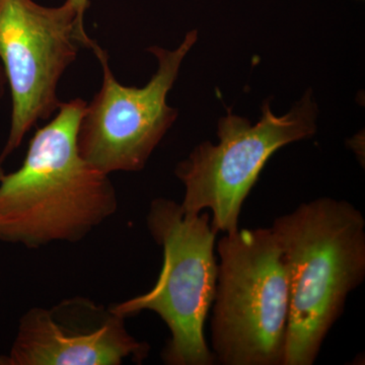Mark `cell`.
Here are the masks:
<instances>
[{"label":"cell","mask_w":365,"mask_h":365,"mask_svg":"<svg viewBox=\"0 0 365 365\" xmlns=\"http://www.w3.org/2000/svg\"><path fill=\"white\" fill-rule=\"evenodd\" d=\"M86 101L62 102L51 122L38 129L16 172H0V241L30 249L76 242L118 209L109 175L78 150Z\"/></svg>","instance_id":"1"},{"label":"cell","mask_w":365,"mask_h":365,"mask_svg":"<svg viewBox=\"0 0 365 365\" xmlns=\"http://www.w3.org/2000/svg\"><path fill=\"white\" fill-rule=\"evenodd\" d=\"M271 230L289 282L284 365H313L365 278V220L345 200L322 197L278 216Z\"/></svg>","instance_id":"2"},{"label":"cell","mask_w":365,"mask_h":365,"mask_svg":"<svg viewBox=\"0 0 365 365\" xmlns=\"http://www.w3.org/2000/svg\"><path fill=\"white\" fill-rule=\"evenodd\" d=\"M211 352L222 365H284L289 282L270 228L237 230L217 244Z\"/></svg>","instance_id":"3"},{"label":"cell","mask_w":365,"mask_h":365,"mask_svg":"<svg viewBox=\"0 0 365 365\" xmlns=\"http://www.w3.org/2000/svg\"><path fill=\"white\" fill-rule=\"evenodd\" d=\"M146 225L163 249L157 283L146 294L112 304V309L125 319L144 311L162 319L170 333L162 353L165 364H215L204 335L218 274L217 232L211 225V216L186 215L181 204L157 198L148 209Z\"/></svg>","instance_id":"4"},{"label":"cell","mask_w":365,"mask_h":365,"mask_svg":"<svg viewBox=\"0 0 365 365\" xmlns=\"http://www.w3.org/2000/svg\"><path fill=\"white\" fill-rule=\"evenodd\" d=\"M317 118L312 91L284 116H276L266 102L256 124L227 110L218 122V143L199 144L175 170L185 187L182 211L198 215L209 209L216 232H237L242 204L269 158L283 146L313 136Z\"/></svg>","instance_id":"5"},{"label":"cell","mask_w":365,"mask_h":365,"mask_svg":"<svg viewBox=\"0 0 365 365\" xmlns=\"http://www.w3.org/2000/svg\"><path fill=\"white\" fill-rule=\"evenodd\" d=\"M95 43L66 0L55 7L34 0H0V61L13 100L0 172L26 134L58 111L60 79L76 61L79 46L91 49Z\"/></svg>","instance_id":"6"},{"label":"cell","mask_w":365,"mask_h":365,"mask_svg":"<svg viewBox=\"0 0 365 365\" xmlns=\"http://www.w3.org/2000/svg\"><path fill=\"white\" fill-rule=\"evenodd\" d=\"M191 31L175 50L153 46L148 49L158 69L143 88L121 85L110 67L107 52L95 43L91 51L103 68V83L79 123V153L93 168L110 175L139 172L175 123L178 112L167 104L182 62L195 44Z\"/></svg>","instance_id":"7"},{"label":"cell","mask_w":365,"mask_h":365,"mask_svg":"<svg viewBox=\"0 0 365 365\" xmlns=\"http://www.w3.org/2000/svg\"><path fill=\"white\" fill-rule=\"evenodd\" d=\"M150 347L131 335L112 307L71 297L50 309L23 314L9 352L0 365H120L141 364Z\"/></svg>","instance_id":"8"},{"label":"cell","mask_w":365,"mask_h":365,"mask_svg":"<svg viewBox=\"0 0 365 365\" xmlns=\"http://www.w3.org/2000/svg\"><path fill=\"white\" fill-rule=\"evenodd\" d=\"M66 1L71 4L72 7L76 9L78 23L81 26H85L83 18H85L86 9L90 6V0H66Z\"/></svg>","instance_id":"9"},{"label":"cell","mask_w":365,"mask_h":365,"mask_svg":"<svg viewBox=\"0 0 365 365\" xmlns=\"http://www.w3.org/2000/svg\"><path fill=\"white\" fill-rule=\"evenodd\" d=\"M7 88H9V86H7L6 71H4L1 61H0V108H1L2 102H4Z\"/></svg>","instance_id":"10"}]
</instances>
